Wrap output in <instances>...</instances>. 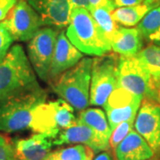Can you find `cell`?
Here are the masks:
<instances>
[{
    "label": "cell",
    "instance_id": "cell-1",
    "mask_svg": "<svg viewBox=\"0 0 160 160\" xmlns=\"http://www.w3.org/2000/svg\"><path fill=\"white\" fill-rule=\"evenodd\" d=\"M39 87L22 46H12L0 62V101Z\"/></svg>",
    "mask_w": 160,
    "mask_h": 160
},
{
    "label": "cell",
    "instance_id": "cell-2",
    "mask_svg": "<svg viewBox=\"0 0 160 160\" xmlns=\"http://www.w3.org/2000/svg\"><path fill=\"white\" fill-rule=\"evenodd\" d=\"M66 36L81 52L102 56L111 51V44L98 26L91 12L84 7L72 9Z\"/></svg>",
    "mask_w": 160,
    "mask_h": 160
},
{
    "label": "cell",
    "instance_id": "cell-3",
    "mask_svg": "<svg viewBox=\"0 0 160 160\" xmlns=\"http://www.w3.org/2000/svg\"><path fill=\"white\" fill-rule=\"evenodd\" d=\"M92 67V59L82 58L52 83L53 91L77 110H84L89 105Z\"/></svg>",
    "mask_w": 160,
    "mask_h": 160
},
{
    "label": "cell",
    "instance_id": "cell-4",
    "mask_svg": "<svg viewBox=\"0 0 160 160\" xmlns=\"http://www.w3.org/2000/svg\"><path fill=\"white\" fill-rule=\"evenodd\" d=\"M46 92L41 87L0 101V132H13L28 129L35 109L46 102Z\"/></svg>",
    "mask_w": 160,
    "mask_h": 160
},
{
    "label": "cell",
    "instance_id": "cell-5",
    "mask_svg": "<svg viewBox=\"0 0 160 160\" xmlns=\"http://www.w3.org/2000/svg\"><path fill=\"white\" fill-rule=\"evenodd\" d=\"M117 87L160 104V82L153 79L135 56H119Z\"/></svg>",
    "mask_w": 160,
    "mask_h": 160
},
{
    "label": "cell",
    "instance_id": "cell-6",
    "mask_svg": "<svg viewBox=\"0 0 160 160\" xmlns=\"http://www.w3.org/2000/svg\"><path fill=\"white\" fill-rule=\"evenodd\" d=\"M77 122L73 107L59 99L38 105L33 111L29 128L54 140L62 130L74 126Z\"/></svg>",
    "mask_w": 160,
    "mask_h": 160
},
{
    "label": "cell",
    "instance_id": "cell-7",
    "mask_svg": "<svg viewBox=\"0 0 160 160\" xmlns=\"http://www.w3.org/2000/svg\"><path fill=\"white\" fill-rule=\"evenodd\" d=\"M119 56L107 53L92 59L89 104L102 106L114 91L118 84V66Z\"/></svg>",
    "mask_w": 160,
    "mask_h": 160
},
{
    "label": "cell",
    "instance_id": "cell-8",
    "mask_svg": "<svg viewBox=\"0 0 160 160\" xmlns=\"http://www.w3.org/2000/svg\"><path fill=\"white\" fill-rule=\"evenodd\" d=\"M58 28L45 27L29 41L28 52L36 73L44 81L49 80V73L57 41Z\"/></svg>",
    "mask_w": 160,
    "mask_h": 160
},
{
    "label": "cell",
    "instance_id": "cell-9",
    "mask_svg": "<svg viewBox=\"0 0 160 160\" xmlns=\"http://www.w3.org/2000/svg\"><path fill=\"white\" fill-rule=\"evenodd\" d=\"M13 40L28 42L44 25L40 15L25 0H18L2 22Z\"/></svg>",
    "mask_w": 160,
    "mask_h": 160
},
{
    "label": "cell",
    "instance_id": "cell-10",
    "mask_svg": "<svg viewBox=\"0 0 160 160\" xmlns=\"http://www.w3.org/2000/svg\"><path fill=\"white\" fill-rule=\"evenodd\" d=\"M134 128L156 153L160 152V104L142 99L138 110Z\"/></svg>",
    "mask_w": 160,
    "mask_h": 160
},
{
    "label": "cell",
    "instance_id": "cell-11",
    "mask_svg": "<svg viewBox=\"0 0 160 160\" xmlns=\"http://www.w3.org/2000/svg\"><path fill=\"white\" fill-rule=\"evenodd\" d=\"M40 15L44 25L62 29L68 26L71 0H25Z\"/></svg>",
    "mask_w": 160,
    "mask_h": 160
},
{
    "label": "cell",
    "instance_id": "cell-12",
    "mask_svg": "<svg viewBox=\"0 0 160 160\" xmlns=\"http://www.w3.org/2000/svg\"><path fill=\"white\" fill-rule=\"evenodd\" d=\"M84 55L67 38L66 34L61 31L58 35L54 53L52 61L49 80L54 81L66 70L75 66Z\"/></svg>",
    "mask_w": 160,
    "mask_h": 160
},
{
    "label": "cell",
    "instance_id": "cell-13",
    "mask_svg": "<svg viewBox=\"0 0 160 160\" xmlns=\"http://www.w3.org/2000/svg\"><path fill=\"white\" fill-rule=\"evenodd\" d=\"M75 143L88 146L94 151V153L109 150L110 149L109 145L100 140L92 128L79 122L78 119L74 126L62 130L58 134L57 137L52 140V144L56 146Z\"/></svg>",
    "mask_w": 160,
    "mask_h": 160
},
{
    "label": "cell",
    "instance_id": "cell-14",
    "mask_svg": "<svg viewBox=\"0 0 160 160\" xmlns=\"http://www.w3.org/2000/svg\"><path fill=\"white\" fill-rule=\"evenodd\" d=\"M17 160H45L51 154L52 140L43 133H35L14 142Z\"/></svg>",
    "mask_w": 160,
    "mask_h": 160
},
{
    "label": "cell",
    "instance_id": "cell-15",
    "mask_svg": "<svg viewBox=\"0 0 160 160\" xmlns=\"http://www.w3.org/2000/svg\"><path fill=\"white\" fill-rule=\"evenodd\" d=\"M154 155L144 138L133 129L114 149L115 160H149Z\"/></svg>",
    "mask_w": 160,
    "mask_h": 160
},
{
    "label": "cell",
    "instance_id": "cell-16",
    "mask_svg": "<svg viewBox=\"0 0 160 160\" xmlns=\"http://www.w3.org/2000/svg\"><path fill=\"white\" fill-rule=\"evenodd\" d=\"M142 37L137 27L119 26L111 40V50L124 57H134L143 48Z\"/></svg>",
    "mask_w": 160,
    "mask_h": 160
},
{
    "label": "cell",
    "instance_id": "cell-17",
    "mask_svg": "<svg viewBox=\"0 0 160 160\" xmlns=\"http://www.w3.org/2000/svg\"><path fill=\"white\" fill-rule=\"evenodd\" d=\"M159 6L160 0H144L137 5L116 8L112 12V17L118 25L134 27L149 12Z\"/></svg>",
    "mask_w": 160,
    "mask_h": 160
},
{
    "label": "cell",
    "instance_id": "cell-18",
    "mask_svg": "<svg viewBox=\"0 0 160 160\" xmlns=\"http://www.w3.org/2000/svg\"><path fill=\"white\" fill-rule=\"evenodd\" d=\"M78 119L79 122L92 128L100 140L109 146V138L112 130L109 126L108 118L102 109L91 108L81 110Z\"/></svg>",
    "mask_w": 160,
    "mask_h": 160
},
{
    "label": "cell",
    "instance_id": "cell-19",
    "mask_svg": "<svg viewBox=\"0 0 160 160\" xmlns=\"http://www.w3.org/2000/svg\"><path fill=\"white\" fill-rule=\"evenodd\" d=\"M153 79L160 82V46L151 44L135 56Z\"/></svg>",
    "mask_w": 160,
    "mask_h": 160
},
{
    "label": "cell",
    "instance_id": "cell-20",
    "mask_svg": "<svg viewBox=\"0 0 160 160\" xmlns=\"http://www.w3.org/2000/svg\"><path fill=\"white\" fill-rule=\"evenodd\" d=\"M142 102V101H137L129 105L117 108H104L111 130H113L115 127H117L124 121L135 118Z\"/></svg>",
    "mask_w": 160,
    "mask_h": 160
},
{
    "label": "cell",
    "instance_id": "cell-21",
    "mask_svg": "<svg viewBox=\"0 0 160 160\" xmlns=\"http://www.w3.org/2000/svg\"><path fill=\"white\" fill-rule=\"evenodd\" d=\"M112 10L108 7H99L90 11L92 16L96 22L106 38L111 43L119 25L112 17Z\"/></svg>",
    "mask_w": 160,
    "mask_h": 160
},
{
    "label": "cell",
    "instance_id": "cell-22",
    "mask_svg": "<svg viewBox=\"0 0 160 160\" xmlns=\"http://www.w3.org/2000/svg\"><path fill=\"white\" fill-rule=\"evenodd\" d=\"M58 160H92L94 151L84 144H78L52 152Z\"/></svg>",
    "mask_w": 160,
    "mask_h": 160
},
{
    "label": "cell",
    "instance_id": "cell-23",
    "mask_svg": "<svg viewBox=\"0 0 160 160\" xmlns=\"http://www.w3.org/2000/svg\"><path fill=\"white\" fill-rule=\"evenodd\" d=\"M136 27L143 39L149 40V37L160 29V6L149 12Z\"/></svg>",
    "mask_w": 160,
    "mask_h": 160
},
{
    "label": "cell",
    "instance_id": "cell-24",
    "mask_svg": "<svg viewBox=\"0 0 160 160\" xmlns=\"http://www.w3.org/2000/svg\"><path fill=\"white\" fill-rule=\"evenodd\" d=\"M134 121H135V118L124 121L112 130L111 135L109 138L110 149L114 150L115 148L127 136V134L132 130V127L134 126Z\"/></svg>",
    "mask_w": 160,
    "mask_h": 160
},
{
    "label": "cell",
    "instance_id": "cell-25",
    "mask_svg": "<svg viewBox=\"0 0 160 160\" xmlns=\"http://www.w3.org/2000/svg\"><path fill=\"white\" fill-rule=\"evenodd\" d=\"M0 160H17L14 144L3 134H0Z\"/></svg>",
    "mask_w": 160,
    "mask_h": 160
},
{
    "label": "cell",
    "instance_id": "cell-26",
    "mask_svg": "<svg viewBox=\"0 0 160 160\" xmlns=\"http://www.w3.org/2000/svg\"><path fill=\"white\" fill-rule=\"evenodd\" d=\"M14 40L4 23H0V62L5 59Z\"/></svg>",
    "mask_w": 160,
    "mask_h": 160
},
{
    "label": "cell",
    "instance_id": "cell-27",
    "mask_svg": "<svg viewBox=\"0 0 160 160\" xmlns=\"http://www.w3.org/2000/svg\"><path fill=\"white\" fill-rule=\"evenodd\" d=\"M99 7H108L114 11L117 8L115 6L113 0H88V10L91 11L92 9Z\"/></svg>",
    "mask_w": 160,
    "mask_h": 160
},
{
    "label": "cell",
    "instance_id": "cell-28",
    "mask_svg": "<svg viewBox=\"0 0 160 160\" xmlns=\"http://www.w3.org/2000/svg\"><path fill=\"white\" fill-rule=\"evenodd\" d=\"M18 0H0V22L6 19V15L10 12Z\"/></svg>",
    "mask_w": 160,
    "mask_h": 160
},
{
    "label": "cell",
    "instance_id": "cell-29",
    "mask_svg": "<svg viewBox=\"0 0 160 160\" xmlns=\"http://www.w3.org/2000/svg\"><path fill=\"white\" fill-rule=\"evenodd\" d=\"M116 7H123V6H130L137 5L143 2L144 0H113Z\"/></svg>",
    "mask_w": 160,
    "mask_h": 160
},
{
    "label": "cell",
    "instance_id": "cell-30",
    "mask_svg": "<svg viewBox=\"0 0 160 160\" xmlns=\"http://www.w3.org/2000/svg\"><path fill=\"white\" fill-rule=\"evenodd\" d=\"M92 160H115L112 154L110 153L109 150H105V151H102L101 152L100 154H98L94 159Z\"/></svg>",
    "mask_w": 160,
    "mask_h": 160
},
{
    "label": "cell",
    "instance_id": "cell-31",
    "mask_svg": "<svg viewBox=\"0 0 160 160\" xmlns=\"http://www.w3.org/2000/svg\"><path fill=\"white\" fill-rule=\"evenodd\" d=\"M72 9L78 8V7H84L88 9V0H71Z\"/></svg>",
    "mask_w": 160,
    "mask_h": 160
},
{
    "label": "cell",
    "instance_id": "cell-32",
    "mask_svg": "<svg viewBox=\"0 0 160 160\" xmlns=\"http://www.w3.org/2000/svg\"><path fill=\"white\" fill-rule=\"evenodd\" d=\"M148 41H149L150 43H152L154 45L160 46V29L152 36H150Z\"/></svg>",
    "mask_w": 160,
    "mask_h": 160
},
{
    "label": "cell",
    "instance_id": "cell-33",
    "mask_svg": "<svg viewBox=\"0 0 160 160\" xmlns=\"http://www.w3.org/2000/svg\"><path fill=\"white\" fill-rule=\"evenodd\" d=\"M45 160H58V159L55 158V157H54V156H53V155L52 154V152H51V154L49 155V156H48V158Z\"/></svg>",
    "mask_w": 160,
    "mask_h": 160
},
{
    "label": "cell",
    "instance_id": "cell-34",
    "mask_svg": "<svg viewBox=\"0 0 160 160\" xmlns=\"http://www.w3.org/2000/svg\"><path fill=\"white\" fill-rule=\"evenodd\" d=\"M149 160H154V159H149Z\"/></svg>",
    "mask_w": 160,
    "mask_h": 160
}]
</instances>
